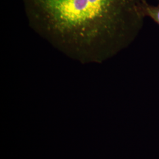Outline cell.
<instances>
[{"label":"cell","mask_w":159,"mask_h":159,"mask_svg":"<svg viewBox=\"0 0 159 159\" xmlns=\"http://www.w3.org/2000/svg\"><path fill=\"white\" fill-rule=\"evenodd\" d=\"M30 27L82 64H102L135 41L148 0H23Z\"/></svg>","instance_id":"obj_1"},{"label":"cell","mask_w":159,"mask_h":159,"mask_svg":"<svg viewBox=\"0 0 159 159\" xmlns=\"http://www.w3.org/2000/svg\"><path fill=\"white\" fill-rule=\"evenodd\" d=\"M143 12L145 17L151 18L154 22L159 25V5L152 6L148 2L144 7Z\"/></svg>","instance_id":"obj_2"}]
</instances>
